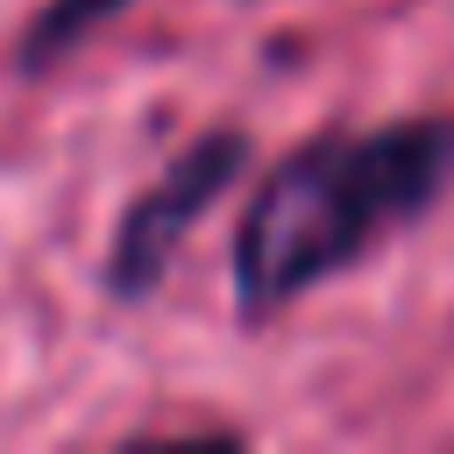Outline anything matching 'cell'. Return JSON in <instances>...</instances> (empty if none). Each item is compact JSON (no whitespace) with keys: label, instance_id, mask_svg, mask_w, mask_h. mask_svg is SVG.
<instances>
[{"label":"cell","instance_id":"1","mask_svg":"<svg viewBox=\"0 0 454 454\" xmlns=\"http://www.w3.org/2000/svg\"><path fill=\"white\" fill-rule=\"evenodd\" d=\"M454 184V121H390L348 128L291 149L248 199L234 234V305L241 319H270L383 234L419 220Z\"/></svg>","mask_w":454,"mask_h":454},{"label":"cell","instance_id":"2","mask_svg":"<svg viewBox=\"0 0 454 454\" xmlns=\"http://www.w3.org/2000/svg\"><path fill=\"white\" fill-rule=\"evenodd\" d=\"M248 163V135L241 128H213L199 135L156 184H142L114 227V248H106V284L114 298H142L156 291V277L170 270V255L184 248V234L199 227V213L234 184V170Z\"/></svg>","mask_w":454,"mask_h":454},{"label":"cell","instance_id":"3","mask_svg":"<svg viewBox=\"0 0 454 454\" xmlns=\"http://www.w3.org/2000/svg\"><path fill=\"white\" fill-rule=\"evenodd\" d=\"M135 0H43V14L28 21V35H21V64L28 71H43V64H57L71 43H85L92 28H106L114 14H128Z\"/></svg>","mask_w":454,"mask_h":454}]
</instances>
